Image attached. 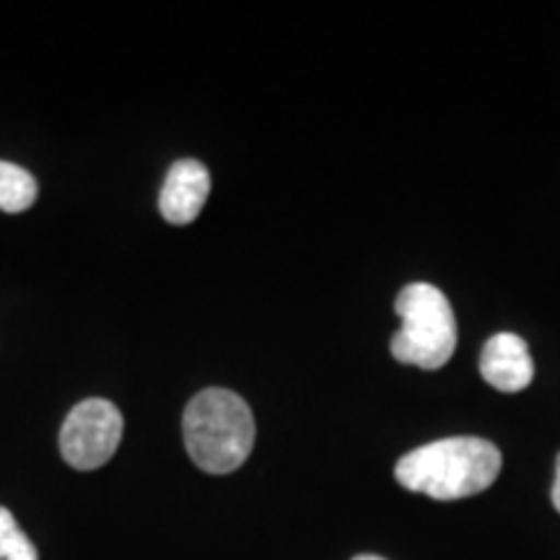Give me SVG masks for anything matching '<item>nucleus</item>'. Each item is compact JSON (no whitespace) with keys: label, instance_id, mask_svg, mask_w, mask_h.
I'll list each match as a JSON object with an SVG mask.
<instances>
[{"label":"nucleus","instance_id":"1","mask_svg":"<svg viewBox=\"0 0 560 560\" xmlns=\"http://www.w3.org/2000/svg\"><path fill=\"white\" fill-rule=\"evenodd\" d=\"M501 452L486 439L454 436L418 446L397 462L395 478L412 493L436 501L478 495L501 475Z\"/></svg>","mask_w":560,"mask_h":560},{"label":"nucleus","instance_id":"2","mask_svg":"<svg viewBox=\"0 0 560 560\" xmlns=\"http://www.w3.org/2000/svg\"><path fill=\"white\" fill-rule=\"evenodd\" d=\"M185 446L202 472L229 475L255 446V416L236 392L210 387L195 395L182 418Z\"/></svg>","mask_w":560,"mask_h":560},{"label":"nucleus","instance_id":"3","mask_svg":"<svg viewBox=\"0 0 560 560\" xmlns=\"http://www.w3.org/2000/svg\"><path fill=\"white\" fill-rule=\"evenodd\" d=\"M402 327L389 342L392 355L405 366L436 371L457 350V319L450 299L431 283H410L395 301Z\"/></svg>","mask_w":560,"mask_h":560},{"label":"nucleus","instance_id":"4","mask_svg":"<svg viewBox=\"0 0 560 560\" xmlns=\"http://www.w3.org/2000/svg\"><path fill=\"white\" fill-rule=\"evenodd\" d=\"M122 412L102 397H91L68 412L60 429V454L73 470H100L122 441Z\"/></svg>","mask_w":560,"mask_h":560},{"label":"nucleus","instance_id":"5","mask_svg":"<svg viewBox=\"0 0 560 560\" xmlns=\"http://www.w3.org/2000/svg\"><path fill=\"white\" fill-rule=\"evenodd\" d=\"M210 195V172L195 159L174 161L159 195V210L174 226H187L200 215Z\"/></svg>","mask_w":560,"mask_h":560},{"label":"nucleus","instance_id":"6","mask_svg":"<svg viewBox=\"0 0 560 560\" xmlns=\"http://www.w3.org/2000/svg\"><path fill=\"white\" fill-rule=\"evenodd\" d=\"M480 374L499 392L527 389L535 376V361H532L527 342L514 332L493 335L480 353Z\"/></svg>","mask_w":560,"mask_h":560},{"label":"nucleus","instance_id":"7","mask_svg":"<svg viewBox=\"0 0 560 560\" xmlns=\"http://www.w3.org/2000/svg\"><path fill=\"white\" fill-rule=\"evenodd\" d=\"M39 185L24 166L0 161V210L3 213H24L37 202Z\"/></svg>","mask_w":560,"mask_h":560},{"label":"nucleus","instance_id":"8","mask_svg":"<svg viewBox=\"0 0 560 560\" xmlns=\"http://www.w3.org/2000/svg\"><path fill=\"white\" fill-rule=\"evenodd\" d=\"M0 560H39L34 542L5 506H0Z\"/></svg>","mask_w":560,"mask_h":560},{"label":"nucleus","instance_id":"9","mask_svg":"<svg viewBox=\"0 0 560 560\" xmlns=\"http://www.w3.org/2000/svg\"><path fill=\"white\" fill-rule=\"evenodd\" d=\"M552 506L560 511V454L556 462V480H552Z\"/></svg>","mask_w":560,"mask_h":560},{"label":"nucleus","instance_id":"10","mask_svg":"<svg viewBox=\"0 0 560 560\" xmlns=\"http://www.w3.org/2000/svg\"><path fill=\"white\" fill-rule=\"evenodd\" d=\"M353 560H384V558H380V556H359V558H353Z\"/></svg>","mask_w":560,"mask_h":560}]
</instances>
